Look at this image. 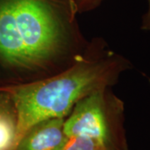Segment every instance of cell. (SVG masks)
<instances>
[{
	"mask_svg": "<svg viewBox=\"0 0 150 150\" xmlns=\"http://www.w3.org/2000/svg\"><path fill=\"white\" fill-rule=\"evenodd\" d=\"M124 103L107 88L75 104L64 124L67 137L85 136L105 150H130L127 139Z\"/></svg>",
	"mask_w": 150,
	"mask_h": 150,
	"instance_id": "obj_3",
	"label": "cell"
},
{
	"mask_svg": "<svg viewBox=\"0 0 150 150\" xmlns=\"http://www.w3.org/2000/svg\"><path fill=\"white\" fill-rule=\"evenodd\" d=\"M64 120L52 118L33 124L18 140L13 150H63L68 139Z\"/></svg>",
	"mask_w": 150,
	"mask_h": 150,
	"instance_id": "obj_4",
	"label": "cell"
},
{
	"mask_svg": "<svg viewBox=\"0 0 150 150\" xmlns=\"http://www.w3.org/2000/svg\"><path fill=\"white\" fill-rule=\"evenodd\" d=\"M132 68L129 59L110 49L103 38L96 37L68 69L28 83L0 86L16 110L17 142L34 123L66 118L77 103L94 92L112 88L121 74Z\"/></svg>",
	"mask_w": 150,
	"mask_h": 150,
	"instance_id": "obj_2",
	"label": "cell"
},
{
	"mask_svg": "<svg viewBox=\"0 0 150 150\" xmlns=\"http://www.w3.org/2000/svg\"><path fill=\"white\" fill-rule=\"evenodd\" d=\"M74 0H0V68L6 85L46 79L68 69L88 45Z\"/></svg>",
	"mask_w": 150,
	"mask_h": 150,
	"instance_id": "obj_1",
	"label": "cell"
},
{
	"mask_svg": "<svg viewBox=\"0 0 150 150\" xmlns=\"http://www.w3.org/2000/svg\"><path fill=\"white\" fill-rule=\"evenodd\" d=\"M16 143V110L9 95L0 89V150H13Z\"/></svg>",
	"mask_w": 150,
	"mask_h": 150,
	"instance_id": "obj_5",
	"label": "cell"
},
{
	"mask_svg": "<svg viewBox=\"0 0 150 150\" xmlns=\"http://www.w3.org/2000/svg\"><path fill=\"white\" fill-rule=\"evenodd\" d=\"M140 28L143 31L150 33V0H148V8L142 16Z\"/></svg>",
	"mask_w": 150,
	"mask_h": 150,
	"instance_id": "obj_8",
	"label": "cell"
},
{
	"mask_svg": "<svg viewBox=\"0 0 150 150\" xmlns=\"http://www.w3.org/2000/svg\"><path fill=\"white\" fill-rule=\"evenodd\" d=\"M63 150H105L95 140L85 136L68 137Z\"/></svg>",
	"mask_w": 150,
	"mask_h": 150,
	"instance_id": "obj_6",
	"label": "cell"
},
{
	"mask_svg": "<svg viewBox=\"0 0 150 150\" xmlns=\"http://www.w3.org/2000/svg\"><path fill=\"white\" fill-rule=\"evenodd\" d=\"M105 0H74L79 13L93 10Z\"/></svg>",
	"mask_w": 150,
	"mask_h": 150,
	"instance_id": "obj_7",
	"label": "cell"
}]
</instances>
